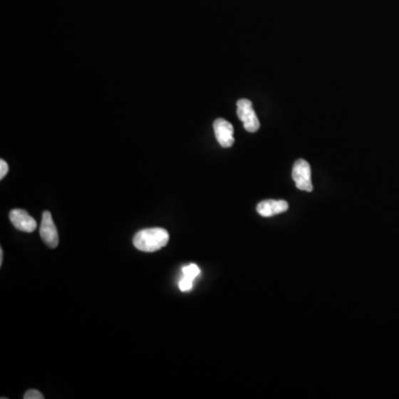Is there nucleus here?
<instances>
[{
	"mask_svg": "<svg viewBox=\"0 0 399 399\" xmlns=\"http://www.w3.org/2000/svg\"><path fill=\"white\" fill-rule=\"evenodd\" d=\"M169 233L161 227H153L140 231L133 237L135 249L142 252L152 253L165 247L169 242Z\"/></svg>",
	"mask_w": 399,
	"mask_h": 399,
	"instance_id": "nucleus-1",
	"label": "nucleus"
},
{
	"mask_svg": "<svg viewBox=\"0 0 399 399\" xmlns=\"http://www.w3.org/2000/svg\"><path fill=\"white\" fill-rule=\"evenodd\" d=\"M237 115L244 125L247 133H254L259 129V121L253 109L252 103L249 99H239L237 101Z\"/></svg>",
	"mask_w": 399,
	"mask_h": 399,
	"instance_id": "nucleus-2",
	"label": "nucleus"
},
{
	"mask_svg": "<svg viewBox=\"0 0 399 399\" xmlns=\"http://www.w3.org/2000/svg\"><path fill=\"white\" fill-rule=\"evenodd\" d=\"M293 180H294L295 185L297 189L306 191V192H312L313 185L312 179H311V167L309 162L305 160H297L293 167L292 173Z\"/></svg>",
	"mask_w": 399,
	"mask_h": 399,
	"instance_id": "nucleus-3",
	"label": "nucleus"
},
{
	"mask_svg": "<svg viewBox=\"0 0 399 399\" xmlns=\"http://www.w3.org/2000/svg\"><path fill=\"white\" fill-rule=\"evenodd\" d=\"M40 237L50 249H55L59 244L57 227L49 211L43 212L41 224H40Z\"/></svg>",
	"mask_w": 399,
	"mask_h": 399,
	"instance_id": "nucleus-4",
	"label": "nucleus"
},
{
	"mask_svg": "<svg viewBox=\"0 0 399 399\" xmlns=\"http://www.w3.org/2000/svg\"><path fill=\"white\" fill-rule=\"evenodd\" d=\"M213 129H214L215 137H217V142L223 147H231L234 143V130L233 125L227 121V120L219 118L215 120L213 123Z\"/></svg>",
	"mask_w": 399,
	"mask_h": 399,
	"instance_id": "nucleus-5",
	"label": "nucleus"
},
{
	"mask_svg": "<svg viewBox=\"0 0 399 399\" xmlns=\"http://www.w3.org/2000/svg\"><path fill=\"white\" fill-rule=\"evenodd\" d=\"M9 219L10 222L13 223L14 227L21 231V232L31 233L37 229L36 219L30 217L25 209H13L10 212Z\"/></svg>",
	"mask_w": 399,
	"mask_h": 399,
	"instance_id": "nucleus-6",
	"label": "nucleus"
},
{
	"mask_svg": "<svg viewBox=\"0 0 399 399\" xmlns=\"http://www.w3.org/2000/svg\"><path fill=\"white\" fill-rule=\"evenodd\" d=\"M289 204L284 200H265L257 204L256 211L264 217H274L286 212Z\"/></svg>",
	"mask_w": 399,
	"mask_h": 399,
	"instance_id": "nucleus-7",
	"label": "nucleus"
},
{
	"mask_svg": "<svg viewBox=\"0 0 399 399\" xmlns=\"http://www.w3.org/2000/svg\"><path fill=\"white\" fill-rule=\"evenodd\" d=\"M183 274H185V277L190 279H195V277L199 276L200 274V269L197 265L195 264H190L187 266L183 267Z\"/></svg>",
	"mask_w": 399,
	"mask_h": 399,
	"instance_id": "nucleus-8",
	"label": "nucleus"
},
{
	"mask_svg": "<svg viewBox=\"0 0 399 399\" xmlns=\"http://www.w3.org/2000/svg\"><path fill=\"white\" fill-rule=\"evenodd\" d=\"M193 281L192 279H187V277H183L182 281L180 282V289L182 292H187L190 289H192Z\"/></svg>",
	"mask_w": 399,
	"mask_h": 399,
	"instance_id": "nucleus-9",
	"label": "nucleus"
},
{
	"mask_svg": "<svg viewBox=\"0 0 399 399\" xmlns=\"http://www.w3.org/2000/svg\"><path fill=\"white\" fill-rule=\"evenodd\" d=\"M43 395L41 393L38 392L36 389H30L24 395V399H43Z\"/></svg>",
	"mask_w": 399,
	"mask_h": 399,
	"instance_id": "nucleus-10",
	"label": "nucleus"
},
{
	"mask_svg": "<svg viewBox=\"0 0 399 399\" xmlns=\"http://www.w3.org/2000/svg\"><path fill=\"white\" fill-rule=\"evenodd\" d=\"M8 170H9V167H8L5 160H0V179L3 180L7 175Z\"/></svg>",
	"mask_w": 399,
	"mask_h": 399,
	"instance_id": "nucleus-11",
	"label": "nucleus"
},
{
	"mask_svg": "<svg viewBox=\"0 0 399 399\" xmlns=\"http://www.w3.org/2000/svg\"><path fill=\"white\" fill-rule=\"evenodd\" d=\"M4 262V251L3 249H0V265H3Z\"/></svg>",
	"mask_w": 399,
	"mask_h": 399,
	"instance_id": "nucleus-12",
	"label": "nucleus"
}]
</instances>
